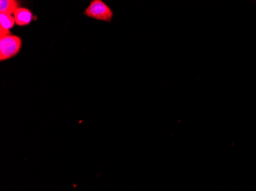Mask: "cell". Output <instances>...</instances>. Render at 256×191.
<instances>
[{"label": "cell", "instance_id": "obj_1", "mask_svg": "<svg viewBox=\"0 0 256 191\" xmlns=\"http://www.w3.org/2000/svg\"><path fill=\"white\" fill-rule=\"evenodd\" d=\"M22 46V40L16 34L0 38V61H7L16 57L21 51Z\"/></svg>", "mask_w": 256, "mask_h": 191}, {"label": "cell", "instance_id": "obj_2", "mask_svg": "<svg viewBox=\"0 0 256 191\" xmlns=\"http://www.w3.org/2000/svg\"><path fill=\"white\" fill-rule=\"evenodd\" d=\"M84 15L98 21L110 22L114 17V11L102 0H92L84 10Z\"/></svg>", "mask_w": 256, "mask_h": 191}, {"label": "cell", "instance_id": "obj_3", "mask_svg": "<svg viewBox=\"0 0 256 191\" xmlns=\"http://www.w3.org/2000/svg\"><path fill=\"white\" fill-rule=\"evenodd\" d=\"M14 16L15 18L16 24L20 27L26 26V25H30L34 19V16H33L31 10L25 8V7H20L17 8Z\"/></svg>", "mask_w": 256, "mask_h": 191}, {"label": "cell", "instance_id": "obj_4", "mask_svg": "<svg viewBox=\"0 0 256 191\" xmlns=\"http://www.w3.org/2000/svg\"><path fill=\"white\" fill-rule=\"evenodd\" d=\"M20 2L17 0H1L0 13L14 15L17 8H20Z\"/></svg>", "mask_w": 256, "mask_h": 191}, {"label": "cell", "instance_id": "obj_5", "mask_svg": "<svg viewBox=\"0 0 256 191\" xmlns=\"http://www.w3.org/2000/svg\"><path fill=\"white\" fill-rule=\"evenodd\" d=\"M16 20L14 15L0 13V28L11 31L12 28L15 26Z\"/></svg>", "mask_w": 256, "mask_h": 191}]
</instances>
